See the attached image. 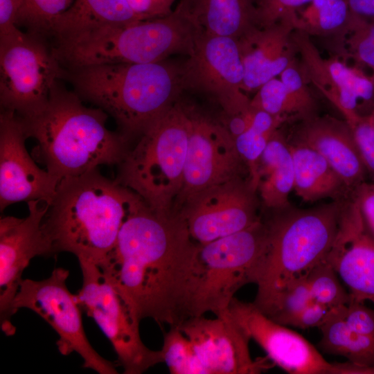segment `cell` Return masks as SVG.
<instances>
[{
  "instance_id": "cell-41",
  "label": "cell",
  "mask_w": 374,
  "mask_h": 374,
  "mask_svg": "<svg viewBox=\"0 0 374 374\" xmlns=\"http://www.w3.org/2000/svg\"><path fill=\"white\" fill-rule=\"evenodd\" d=\"M352 195L358 204L365 228L374 239V182H363Z\"/></svg>"
},
{
  "instance_id": "cell-20",
  "label": "cell",
  "mask_w": 374,
  "mask_h": 374,
  "mask_svg": "<svg viewBox=\"0 0 374 374\" xmlns=\"http://www.w3.org/2000/svg\"><path fill=\"white\" fill-rule=\"evenodd\" d=\"M326 260L348 287L350 299L374 303V239L353 195L344 202L338 233Z\"/></svg>"
},
{
  "instance_id": "cell-11",
  "label": "cell",
  "mask_w": 374,
  "mask_h": 374,
  "mask_svg": "<svg viewBox=\"0 0 374 374\" xmlns=\"http://www.w3.org/2000/svg\"><path fill=\"white\" fill-rule=\"evenodd\" d=\"M69 271L55 268L42 280L23 279L12 302L14 313L20 308L29 309L46 321L56 332V344L63 355L78 354L82 366L99 374H116L115 365L100 356L89 341L82 325L76 295L66 286Z\"/></svg>"
},
{
  "instance_id": "cell-1",
  "label": "cell",
  "mask_w": 374,
  "mask_h": 374,
  "mask_svg": "<svg viewBox=\"0 0 374 374\" xmlns=\"http://www.w3.org/2000/svg\"><path fill=\"white\" fill-rule=\"evenodd\" d=\"M199 244L179 212L157 211L144 202L123 224L98 265L135 319L179 327L188 315Z\"/></svg>"
},
{
  "instance_id": "cell-7",
  "label": "cell",
  "mask_w": 374,
  "mask_h": 374,
  "mask_svg": "<svg viewBox=\"0 0 374 374\" xmlns=\"http://www.w3.org/2000/svg\"><path fill=\"white\" fill-rule=\"evenodd\" d=\"M181 98L141 136L118 164L116 181L152 209L171 212L184 182L188 127Z\"/></svg>"
},
{
  "instance_id": "cell-19",
  "label": "cell",
  "mask_w": 374,
  "mask_h": 374,
  "mask_svg": "<svg viewBox=\"0 0 374 374\" xmlns=\"http://www.w3.org/2000/svg\"><path fill=\"white\" fill-rule=\"evenodd\" d=\"M21 118L1 110L0 114V209L15 202L43 200L50 203L60 182L39 168L28 152Z\"/></svg>"
},
{
  "instance_id": "cell-16",
  "label": "cell",
  "mask_w": 374,
  "mask_h": 374,
  "mask_svg": "<svg viewBox=\"0 0 374 374\" xmlns=\"http://www.w3.org/2000/svg\"><path fill=\"white\" fill-rule=\"evenodd\" d=\"M292 39L308 80L344 120L368 116L374 107V78L334 55L323 57L306 33L294 30Z\"/></svg>"
},
{
  "instance_id": "cell-4",
  "label": "cell",
  "mask_w": 374,
  "mask_h": 374,
  "mask_svg": "<svg viewBox=\"0 0 374 374\" xmlns=\"http://www.w3.org/2000/svg\"><path fill=\"white\" fill-rule=\"evenodd\" d=\"M181 64L165 60L72 69L75 92L114 118L128 141L141 136L184 92Z\"/></svg>"
},
{
  "instance_id": "cell-21",
  "label": "cell",
  "mask_w": 374,
  "mask_h": 374,
  "mask_svg": "<svg viewBox=\"0 0 374 374\" xmlns=\"http://www.w3.org/2000/svg\"><path fill=\"white\" fill-rule=\"evenodd\" d=\"M289 142L305 145L321 155L353 191L367 176L350 129L344 120L317 115L293 123Z\"/></svg>"
},
{
  "instance_id": "cell-22",
  "label": "cell",
  "mask_w": 374,
  "mask_h": 374,
  "mask_svg": "<svg viewBox=\"0 0 374 374\" xmlns=\"http://www.w3.org/2000/svg\"><path fill=\"white\" fill-rule=\"evenodd\" d=\"M293 17L269 27H254L238 40L244 69L243 91L255 93L280 73L296 58L292 39Z\"/></svg>"
},
{
  "instance_id": "cell-40",
  "label": "cell",
  "mask_w": 374,
  "mask_h": 374,
  "mask_svg": "<svg viewBox=\"0 0 374 374\" xmlns=\"http://www.w3.org/2000/svg\"><path fill=\"white\" fill-rule=\"evenodd\" d=\"M24 0H0V37L17 34L21 30V17Z\"/></svg>"
},
{
  "instance_id": "cell-9",
  "label": "cell",
  "mask_w": 374,
  "mask_h": 374,
  "mask_svg": "<svg viewBox=\"0 0 374 374\" xmlns=\"http://www.w3.org/2000/svg\"><path fill=\"white\" fill-rule=\"evenodd\" d=\"M66 74L41 36L22 31L0 37L1 110L22 117L43 107Z\"/></svg>"
},
{
  "instance_id": "cell-13",
  "label": "cell",
  "mask_w": 374,
  "mask_h": 374,
  "mask_svg": "<svg viewBox=\"0 0 374 374\" xmlns=\"http://www.w3.org/2000/svg\"><path fill=\"white\" fill-rule=\"evenodd\" d=\"M184 104L188 115V141L183 186L174 211L207 188L244 175L249 177L234 139L221 119L190 103Z\"/></svg>"
},
{
  "instance_id": "cell-27",
  "label": "cell",
  "mask_w": 374,
  "mask_h": 374,
  "mask_svg": "<svg viewBox=\"0 0 374 374\" xmlns=\"http://www.w3.org/2000/svg\"><path fill=\"white\" fill-rule=\"evenodd\" d=\"M341 308L330 309L326 321L319 327L320 348L326 353L342 356L353 364L373 366L374 338L350 328L343 318Z\"/></svg>"
},
{
  "instance_id": "cell-46",
  "label": "cell",
  "mask_w": 374,
  "mask_h": 374,
  "mask_svg": "<svg viewBox=\"0 0 374 374\" xmlns=\"http://www.w3.org/2000/svg\"><path fill=\"white\" fill-rule=\"evenodd\" d=\"M255 3H256V0H255Z\"/></svg>"
},
{
  "instance_id": "cell-35",
  "label": "cell",
  "mask_w": 374,
  "mask_h": 374,
  "mask_svg": "<svg viewBox=\"0 0 374 374\" xmlns=\"http://www.w3.org/2000/svg\"><path fill=\"white\" fill-rule=\"evenodd\" d=\"M74 0H24L21 24L30 28L31 33L42 36L51 35L57 19Z\"/></svg>"
},
{
  "instance_id": "cell-3",
  "label": "cell",
  "mask_w": 374,
  "mask_h": 374,
  "mask_svg": "<svg viewBox=\"0 0 374 374\" xmlns=\"http://www.w3.org/2000/svg\"><path fill=\"white\" fill-rule=\"evenodd\" d=\"M107 115L98 107H86L76 92L57 82L43 107L19 116L27 138L38 143L37 159L60 181L123 161L128 141L107 128Z\"/></svg>"
},
{
  "instance_id": "cell-30",
  "label": "cell",
  "mask_w": 374,
  "mask_h": 374,
  "mask_svg": "<svg viewBox=\"0 0 374 374\" xmlns=\"http://www.w3.org/2000/svg\"><path fill=\"white\" fill-rule=\"evenodd\" d=\"M332 42L336 56L344 61L351 59L362 69H368L374 78V17L351 12L346 28Z\"/></svg>"
},
{
  "instance_id": "cell-17",
  "label": "cell",
  "mask_w": 374,
  "mask_h": 374,
  "mask_svg": "<svg viewBox=\"0 0 374 374\" xmlns=\"http://www.w3.org/2000/svg\"><path fill=\"white\" fill-rule=\"evenodd\" d=\"M228 312L267 353L274 364L291 374H336L330 363L305 337L271 320L253 303L231 301Z\"/></svg>"
},
{
  "instance_id": "cell-28",
  "label": "cell",
  "mask_w": 374,
  "mask_h": 374,
  "mask_svg": "<svg viewBox=\"0 0 374 374\" xmlns=\"http://www.w3.org/2000/svg\"><path fill=\"white\" fill-rule=\"evenodd\" d=\"M350 15L346 0H313L295 12L293 21L295 30L310 37L332 39L345 30Z\"/></svg>"
},
{
  "instance_id": "cell-36",
  "label": "cell",
  "mask_w": 374,
  "mask_h": 374,
  "mask_svg": "<svg viewBox=\"0 0 374 374\" xmlns=\"http://www.w3.org/2000/svg\"><path fill=\"white\" fill-rule=\"evenodd\" d=\"M300 107L304 120L318 115L319 104L299 60L296 58L278 77Z\"/></svg>"
},
{
  "instance_id": "cell-43",
  "label": "cell",
  "mask_w": 374,
  "mask_h": 374,
  "mask_svg": "<svg viewBox=\"0 0 374 374\" xmlns=\"http://www.w3.org/2000/svg\"><path fill=\"white\" fill-rule=\"evenodd\" d=\"M330 309L312 301L295 318L291 326L301 329L319 328L326 321Z\"/></svg>"
},
{
  "instance_id": "cell-39",
  "label": "cell",
  "mask_w": 374,
  "mask_h": 374,
  "mask_svg": "<svg viewBox=\"0 0 374 374\" xmlns=\"http://www.w3.org/2000/svg\"><path fill=\"white\" fill-rule=\"evenodd\" d=\"M341 314L346 323L355 331L374 338V310L364 302L350 299L341 306Z\"/></svg>"
},
{
  "instance_id": "cell-26",
  "label": "cell",
  "mask_w": 374,
  "mask_h": 374,
  "mask_svg": "<svg viewBox=\"0 0 374 374\" xmlns=\"http://www.w3.org/2000/svg\"><path fill=\"white\" fill-rule=\"evenodd\" d=\"M139 20L127 0H74L54 23L51 35L57 39L89 29Z\"/></svg>"
},
{
  "instance_id": "cell-37",
  "label": "cell",
  "mask_w": 374,
  "mask_h": 374,
  "mask_svg": "<svg viewBox=\"0 0 374 374\" xmlns=\"http://www.w3.org/2000/svg\"><path fill=\"white\" fill-rule=\"evenodd\" d=\"M348 123L366 175L374 179V124L368 116H358Z\"/></svg>"
},
{
  "instance_id": "cell-14",
  "label": "cell",
  "mask_w": 374,
  "mask_h": 374,
  "mask_svg": "<svg viewBox=\"0 0 374 374\" xmlns=\"http://www.w3.org/2000/svg\"><path fill=\"white\" fill-rule=\"evenodd\" d=\"M257 195L248 177H238L195 194L177 211L192 238L204 244L258 221Z\"/></svg>"
},
{
  "instance_id": "cell-33",
  "label": "cell",
  "mask_w": 374,
  "mask_h": 374,
  "mask_svg": "<svg viewBox=\"0 0 374 374\" xmlns=\"http://www.w3.org/2000/svg\"><path fill=\"white\" fill-rule=\"evenodd\" d=\"M312 299L330 309L347 305L349 292L343 287L333 267L324 260L305 276Z\"/></svg>"
},
{
  "instance_id": "cell-42",
  "label": "cell",
  "mask_w": 374,
  "mask_h": 374,
  "mask_svg": "<svg viewBox=\"0 0 374 374\" xmlns=\"http://www.w3.org/2000/svg\"><path fill=\"white\" fill-rule=\"evenodd\" d=\"M141 20L165 17L172 12L175 0H127Z\"/></svg>"
},
{
  "instance_id": "cell-44",
  "label": "cell",
  "mask_w": 374,
  "mask_h": 374,
  "mask_svg": "<svg viewBox=\"0 0 374 374\" xmlns=\"http://www.w3.org/2000/svg\"><path fill=\"white\" fill-rule=\"evenodd\" d=\"M353 14L366 18L374 17V0H346Z\"/></svg>"
},
{
  "instance_id": "cell-38",
  "label": "cell",
  "mask_w": 374,
  "mask_h": 374,
  "mask_svg": "<svg viewBox=\"0 0 374 374\" xmlns=\"http://www.w3.org/2000/svg\"><path fill=\"white\" fill-rule=\"evenodd\" d=\"M313 0H256V24L260 28L293 17L295 12Z\"/></svg>"
},
{
  "instance_id": "cell-23",
  "label": "cell",
  "mask_w": 374,
  "mask_h": 374,
  "mask_svg": "<svg viewBox=\"0 0 374 374\" xmlns=\"http://www.w3.org/2000/svg\"><path fill=\"white\" fill-rule=\"evenodd\" d=\"M294 170V190L305 202L344 201L353 191L328 162L305 145L289 142Z\"/></svg>"
},
{
  "instance_id": "cell-25",
  "label": "cell",
  "mask_w": 374,
  "mask_h": 374,
  "mask_svg": "<svg viewBox=\"0 0 374 374\" xmlns=\"http://www.w3.org/2000/svg\"><path fill=\"white\" fill-rule=\"evenodd\" d=\"M195 24L212 35L238 39L256 26L255 0H179Z\"/></svg>"
},
{
  "instance_id": "cell-15",
  "label": "cell",
  "mask_w": 374,
  "mask_h": 374,
  "mask_svg": "<svg viewBox=\"0 0 374 374\" xmlns=\"http://www.w3.org/2000/svg\"><path fill=\"white\" fill-rule=\"evenodd\" d=\"M48 204L43 200H32L28 202L27 217L4 216L0 219L1 326L8 335L15 331L10 323L15 314L12 302L24 269L34 257L53 254L51 242L42 226Z\"/></svg>"
},
{
  "instance_id": "cell-5",
  "label": "cell",
  "mask_w": 374,
  "mask_h": 374,
  "mask_svg": "<svg viewBox=\"0 0 374 374\" xmlns=\"http://www.w3.org/2000/svg\"><path fill=\"white\" fill-rule=\"evenodd\" d=\"M199 28L181 3L169 15L123 25H107L57 39L52 51L69 69L108 64L161 62L188 55Z\"/></svg>"
},
{
  "instance_id": "cell-45",
  "label": "cell",
  "mask_w": 374,
  "mask_h": 374,
  "mask_svg": "<svg viewBox=\"0 0 374 374\" xmlns=\"http://www.w3.org/2000/svg\"><path fill=\"white\" fill-rule=\"evenodd\" d=\"M369 119L371 121V122L374 124V107L370 113V114L368 116Z\"/></svg>"
},
{
  "instance_id": "cell-18",
  "label": "cell",
  "mask_w": 374,
  "mask_h": 374,
  "mask_svg": "<svg viewBox=\"0 0 374 374\" xmlns=\"http://www.w3.org/2000/svg\"><path fill=\"white\" fill-rule=\"evenodd\" d=\"M179 328L192 342L208 374H258L270 368L265 358L252 359L250 338L228 310L215 319L190 317Z\"/></svg>"
},
{
  "instance_id": "cell-32",
  "label": "cell",
  "mask_w": 374,
  "mask_h": 374,
  "mask_svg": "<svg viewBox=\"0 0 374 374\" xmlns=\"http://www.w3.org/2000/svg\"><path fill=\"white\" fill-rule=\"evenodd\" d=\"M161 352L172 374H208L192 342L177 326L164 335Z\"/></svg>"
},
{
  "instance_id": "cell-12",
  "label": "cell",
  "mask_w": 374,
  "mask_h": 374,
  "mask_svg": "<svg viewBox=\"0 0 374 374\" xmlns=\"http://www.w3.org/2000/svg\"><path fill=\"white\" fill-rule=\"evenodd\" d=\"M186 57L181 64L184 92L206 97L222 109L224 116L249 107L250 98L243 91L244 69L236 39L199 29Z\"/></svg>"
},
{
  "instance_id": "cell-31",
  "label": "cell",
  "mask_w": 374,
  "mask_h": 374,
  "mask_svg": "<svg viewBox=\"0 0 374 374\" xmlns=\"http://www.w3.org/2000/svg\"><path fill=\"white\" fill-rule=\"evenodd\" d=\"M313 300L305 276L294 279L281 290L253 303L276 323L290 326L299 313Z\"/></svg>"
},
{
  "instance_id": "cell-34",
  "label": "cell",
  "mask_w": 374,
  "mask_h": 374,
  "mask_svg": "<svg viewBox=\"0 0 374 374\" xmlns=\"http://www.w3.org/2000/svg\"><path fill=\"white\" fill-rule=\"evenodd\" d=\"M250 105L271 115L285 118L289 123L304 120L300 107L278 77L262 84L250 98Z\"/></svg>"
},
{
  "instance_id": "cell-10",
  "label": "cell",
  "mask_w": 374,
  "mask_h": 374,
  "mask_svg": "<svg viewBox=\"0 0 374 374\" xmlns=\"http://www.w3.org/2000/svg\"><path fill=\"white\" fill-rule=\"evenodd\" d=\"M82 285L75 294L78 303L111 342L125 374H141L163 362L161 350L143 343L139 322L100 266L78 260Z\"/></svg>"
},
{
  "instance_id": "cell-24",
  "label": "cell",
  "mask_w": 374,
  "mask_h": 374,
  "mask_svg": "<svg viewBox=\"0 0 374 374\" xmlns=\"http://www.w3.org/2000/svg\"><path fill=\"white\" fill-rule=\"evenodd\" d=\"M294 170L287 134L282 127L271 136L258 164L256 189L264 205L273 211L291 205Z\"/></svg>"
},
{
  "instance_id": "cell-29",
  "label": "cell",
  "mask_w": 374,
  "mask_h": 374,
  "mask_svg": "<svg viewBox=\"0 0 374 374\" xmlns=\"http://www.w3.org/2000/svg\"><path fill=\"white\" fill-rule=\"evenodd\" d=\"M287 123L289 122L285 118L253 107L249 126L233 139L238 154L247 167L250 183L256 191L260 157L272 134Z\"/></svg>"
},
{
  "instance_id": "cell-8",
  "label": "cell",
  "mask_w": 374,
  "mask_h": 374,
  "mask_svg": "<svg viewBox=\"0 0 374 374\" xmlns=\"http://www.w3.org/2000/svg\"><path fill=\"white\" fill-rule=\"evenodd\" d=\"M268 237L266 221L204 244H199L190 284L189 317L227 310L236 292L255 283Z\"/></svg>"
},
{
  "instance_id": "cell-6",
  "label": "cell",
  "mask_w": 374,
  "mask_h": 374,
  "mask_svg": "<svg viewBox=\"0 0 374 374\" xmlns=\"http://www.w3.org/2000/svg\"><path fill=\"white\" fill-rule=\"evenodd\" d=\"M344 202L309 208L290 205L274 211L273 217L266 221L267 243L256 275L255 300L306 276L326 259L338 233Z\"/></svg>"
},
{
  "instance_id": "cell-2",
  "label": "cell",
  "mask_w": 374,
  "mask_h": 374,
  "mask_svg": "<svg viewBox=\"0 0 374 374\" xmlns=\"http://www.w3.org/2000/svg\"><path fill=\"white\" fill-rule=\"evenodd\" d=\"M143 202L97 168L62 179L42 221L53 254L69 252L78 260L100 264L127 216Z\"/></svg>"
}]
</instances>
